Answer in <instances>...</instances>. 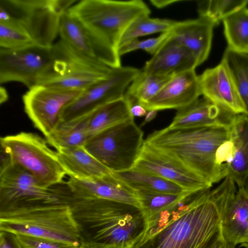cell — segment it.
Instances as JSON below:
<instances>
[{
  "label": "cell",
  "instance_id": "cell-26",
  "mask_svg": "<svg viewBox=\"0 0 248 248\" xmlns=\"http://www.w3.org/2000/svg\"><path fill=\"white\" fill-rule=\"evenodd\" d=\"M112 175L134 190L169 194H182L187 191L182 187L155 175L130 169L112 172Z\"/></svg>",
  "mask_w": 248,
  "mask_h": 248
},
{
  "label": "cell",
  "instance_id": "cell-31",
  "mask_svg": "<svg viewBox=\"0 0 248 248\" xmlns=\"http://www.w3.org/2000/svg\"><path fill=\"white\" fill-rule=\"evenodd\" d=\"M177 22L167 19L151 18L149 16L139 17L126 29L121 38L119 48L140 37L170 31L174 28Z\"/></svg>",
  "mask_w": 248,
  "mask_h": 248
},
{
  "label": "cell",
  "instance_id": "cell-30",
  "mask_svg": "<svg viewBox=\"0 0 248 248\" xmlns=\"http://www.w3.org/2000/svg\"><path fill=\"white\" fill-rule=\"evenodd\" d=\"M221 61L229 70L248 116V53L227 48Z\"/></svg>",
  "mask_w": 248,
  "mask_h": 248
},
{
  "label": "cell",
  "instance_id": "cell-42",
  "mask_svg": "<svg viewBox=\"0 0 248 248\" xmlns=\"http://www.w3.org/2000/svg\"><path fill=\"white\" fill-rule=\"evenodd\" d=\"M8 98V94L5 88L1 86L0 88V103L2 104L5 102Z\"/></svg>",
  "mask_w": 248,
  "mask_h": 248
},
{
  "label": "cell",
  "instance_id": "cell-28",
  "mask_svg": "<svg viewBox=\"0 0 248 248\" xmlns=\"http://www.w3.org/2000/svg\"><path fill=\"white\" fill-rule=\"evenodd\" d=\"M228 48L248 53V8L243 7L222 21Z\"/></svg>",
  "mask_w": 248,
  "mask_h": 248
},
{
  "label": "cell",
  "instance_id": "cell-33",
  "mask_svg": "<svg viewBox=\"0 0 248 248\" xmlns=\"http://www.w3.org/2000/svg\"><path fill=\"white\" fill-rule=\"evenodd\" d=\"M248 0H205L198 1L199 16L203 17L215 25L237 10L246 7Z\"/></svg>",
  "mask_w": 248,
  "mask_h": 248
},
{
  "label": "cell",
  "instance_id": "cell-8",
  "mask_svg": "<svg viewBox=\"0 0 248 248\" xmlns=\"http://www.w3.org/2000/svg\"><path fill=\"white\" fill-rule=\"evenodd\" d=\"M143 133L129 120L90 137L85 149L112 172L131 169L143 143Z\"/></svg>",
  "mask_w": 248,
  "mask_h": 248
},
{
  "label": "cell",
  "instance_id": "cell-4",
  "mask_svg": "<svg viewBox=\"0 0 248 248\" xmlns=\"http://www.w3.org/2000/svg\"><path fill=\"white\" fill-rule=\"evenodd\" d=\"M67 11L87 31L95 58L111 68L122 66L119 46L127 28L137 18L151 13L141 0H80Z\"/></svg>",
  "mask_w": 248,
  "mask_h": 248
},
{
  "label": "cell",
  "instance_id": "cell-24",
  "mask_svg": "<svg viewBox=\"0 0 248 248\" xmlns=\"http://www.w3.org/2000/svg\"><path fill=\"white\" fill-rule=\"evenodd\" d=\"M90 114L67 122H60L46 137L48 144L56 150L62 148L84 147L89 138Z\"/></svg>",
  "mask_w": 248,
  "mask_h": 248
},
{
  "label": "cell",
  "instance_id": "cell-13",
  "mask_svg": "<svg viewBox=\"0 0 248 248\" xmlns=\"http://www.w3.org/2000/svg\"><path fill=\"white\" fill-rule=\"evenodd\" d=\"M58 198L53 186H41L29 171L18 165L12 164L0 172V210Z\"/></svg>",
  "mask_w": 248,
  "mask_h": 248
},
{
  "label": "cell",
  "instance_id": "cell-9",
  "mask_svg": "<svg viewBox=\"0 0 248 248\" xmlns=\"http://www.w3.org/2000/svg\"><path fill=\"white\" fill-rule=\"evenodd\" d=\"M52 48L55 58L53 72L38 85L82 91L107 78L112 70L61 39L55 43Z\"/></svg>",
  "mask_w": 248,
  "mask_h": 248
},
{
  "label": "cell",
  "instance_id": "cell-40",
  "mask_svg": "<svg viewBox=\"0 0 248 248\" xmlns=\"http://www.w3.org/2000/svg\"><path fill=\"white\" fill-rule=\"evenodd\" d=\"M0 248H14L6 234L0 232Z\"/></svg>",
  "mask_w": 248,
  "mask_h": 248
},
{
  "label": "cell",
  "instance_id": "cell-16",
  "mask_svg": "<svg viewBox=\"0 0 248 248\" xmlns=\"http://www.w3.org/2000/svg\"><path fill=\"white\" fill-rule=\"evenodd\" d=\"M201 95L198 76L195 70L187 71L172 77L158 93L141 105L147 111L184 108Z\"/></svg>",
  "mask_w": 248,
  "mask_h": 248
},
{
  "label": "cell",
  "instance_id": "cell-22",
  "mask_svg": "<svg viewBox=\"0 0 248 248\" xmlns=\"http://www.w3.org/2000/svg\"><path fill=\"white\" fill-rule=\"evenodd\" d=\"M233 114L226 112L204 97L178 110L169 128L204 126L229 122Z\"/></svg>",
  "mask_w": 248,
  "mask_h": 248
},
{
  "label": "cell",
  "instance_id": "cell-15",
  "mask_svg": "<svg viewBox=\"0 0 248 248\" xmlns=\"http://www.w3.org/2000/svg\"><path fill=\"white\" fill-rule=\"evenodd\" d=\"M201 95L232 114H247L233 78L222 62L198 76Z\"/></svg>",
  "mask_w": 248,
  "mask_h": 248
},
{
  "label": "cell",
  "instance_id": "cell-43",
  "mask_svg": "<svg viewBox=\"0 0 248 248\" xmlns=\"http://www.w3.org/2000/svg\"><path fill=\"white\" fill-rule=\"evenodd\" d=\"M78 248H90L87 245L81 243L80 246Z\"/></svg>",
  "mask_w": 248,
  "mask_h": 248
},
{
  "label": "cell",
  "instance_id": "cell-25",
  "mask_svg": "<svg viewBox=\"0 0 248 248\" xmlns=\"http://www.w3.org/2000/svg\"><path fill=\"white\" fill-rule=\"evenodd\" d=\"M131 103L124 96L94 110L90 114L89 138L115 124L134 119L131 112Z\"/></svg>",
  "mask_w": 248,
  "mask_h": 248
},
{
  "label": "cell",
  "instance_id": "cell-14",
  "mask_svg": "<svg viewBox=\"0 0 248 248\" xmlns=\"http://www.w3.org/2000/svg\"><path fill=\"white\" fill-rule=\"evenodd\" d=\"M132 169L156 175L189 191H201L212 186L175 159L144 143Z\"/></svg>",
  "mask_w": 248,
  "mask_h": 248
},
{
  "label": "cell",
  "instance_id": "cell-10",
  "mask_svg": "<svg viewBox=\"0 0 248 248\" xmlns=\"http://www.w3.org/2000/svg\"><path fill=\"white\" fill-rule=\"evenodd\" d=\"M54 62L52 46L33 43L16 49L0 48V83L16 81L31 88L52 73Z\"/></svg>",
  "mask_w": 248,
  "mask_h": 248
},
{
  "label": "cell",
  "instance_id": "cell-34",
  "mask_svg": "<svg viewBox=\"0 0 248 248\" xmlns=\"http://www.w3.org/2000/svg\"><path fill=\"white\" fill-rule=\"evenodd\" d=\"M33 43L30 36L18 26L0 22V48L16 49Z\"/></svg>",
  "mask_w": 248,
  "mask_h": 248
},
{
  "label": "cell",
  "instance_id": "cell-1",
  "mask_svg": "<svg viewBox=\"0 0 248 248\" xmlns=\"http://www.w3.org/2000/svg\"><path fill=\"white\" fill-rule=\"evenodd\" d=\"M56 190L70 207L81 243L90 248H131L147 229L146 216L137 206L78 195L65 182Z\"/></svg>",
  "mask_w": 248,
  "mask_h": 248
},
{
  "label": "cell",
  "instance_id": "cell-32",
  "mask_svg": "<svg viewBox=\"0 0 248 248\" xmlns=\"http://www.w3.org/2000/svg\"><path fill=\"white\" fill-rule=\"evenodd\" d=\"M140 204V208L147 220L155 215L166 210L181 200L188 191L175 194L144 190H135Z\"/></svg>",
  "mask_w": 248,
  "mask_h": 248
},
{
  "label": "cell",
  "instance_id": "cell-2",
  "mask_svg": "<svg viewBox=\"0 0 248 248\" xmlns=\"http://www.w3.org/2000/svg\"><path fill=\"white\" fill-rule=\"evenodd\" d=\"M229 122L192 128L167 127L155 131L143 143L175 159L212 186L227 175Z\"/></svg>",
  "mask_w": 248,
  "mask_h": 248
},
{
  "label": "cell",
  "instance_id": "cell-12",
  "mask_svg": "<svg viewBox=\"0 0 248 248\" xmlns=\"http://www.w3.org/2000/svg\"><path fill=\"white\" fill-rule=\"evenodd\" d=\"M82 91L36 85L29 88L22 96L25 112L34 126L46 137L60 123L63 108Z\"/></svg>",
  "mask_w": 248,
  "mask_h": 248
},
{
  "label": "cell",
  "instance_id": "cell-38",
  "mask_svg": "<svg viewBox=\"0 0 248 248\" xmlns=\"http://www.w3.org/2000/svg\"><path fill=\"white\" fill-rule=\"evenodd\" d=\"M147 110L140 104H135L131 106V112L133 116L142 117L147 114Z\"/></svg>",
  "mask_w": 248,
  "mask_h": 248
},
{
  "label": "cell",
  "instance_id": "cell-27",
  "mask_svg": "<svg viewBox=\"0 0 248 248\" xmlns=\"http://www.w3.org/2000/svg\"><path fill=\"white\" fill-rule=\"evenodd\" d=\"M59 34L61 40L77 50L95 58L92 39L87 31L81 22L68 11L61 17Z\"/></svg>",
  "mask_w": 248,
  "mask_h": 248
},
{
  "label": "cell",
  "instance_id": "cell-17",
  "mask_svg": "<svg viewBox=\"0 0 248 248\" xmlns=\"http://www.w3.org/2000/svg\"><path fill=\"white\" fill-rule=\"evenodd\" d=\"M229 126L230 142L226 163L227 175L232 178L238 189L248 194V116L233 115Z\"/></svg>",
  "mask_w": 248,
  "mask_h": 248
},
{
  "label": "cell",
  "instance_id": "cell-21",
  "mask_svg": "<svg viewBox=\"0 0 248 248\" xmlns=\"http://www.w3.org/2000/svg\"><path fill=\"white\" fill-rule=\"evenodd\" d=\"M224 237L235 246L248 245V194L238 189L224 210L221 224Z\"/></svg>",
  "mask_w": 248,
  "mask_h": 248
},
{
  "label": "cell",
  "instance_id": "cell-37",
  "mask_svg": "<svg viewBox=\"0 0 248 248\" xmlns=\"http://www.w3.org/2000/svg\"><path fill=\"white\" fill-rule=\"evenodd\" d=\"M235 246L224 237L220 228L202 248H235Z\"/></svg>",
  "mask_w": 248,
  "mask_h": 248
},
{
  "label": "cell",
  "instance_id": "cell-5",
  "mask_svg": "<svg viewBox=\"0 0 248 248\" xmlns=\"http://www.w3.org/2000/svg\"><path fill=\"white\" fill-rule=\"evenodd\" d=\"M57 195L59 199L54 202L0 210V232L31 235L79 246V231L70 207Z\"/></svg>",
  "mask_w": 248,
  "mask_h": 248
},
{
  "label": "cell",
  "instance_id": "cell-7",
  "mask_svg": "<svg viewBox=\"0 0 248 248\" xmlns=\"http://www.w3.org/2000/svg\"><path fill=\"white\" fill-rule=\"evenodd\" d=\"M39 135L28 132L0 138V147L9 154L13 164L25 169L46 188L63 183L66 175L56 152Z\"/></svg>",
  "mask_w": 248,
  "mask_h": 248
},
{
  "label": "cell",
  "instance_id": "cell-3",
  "mask_svg": "<svg viewBox=\"0 0 248 248\" xmlns=\"http://www.w3.org/2000/svg\"><path fill=\"white\" fill-rule=\"evenodd\" d=\"M236 192L235 183L227 176L214 189L202 191L179 217L131 248H202L221 228L225 208Z\"/></svg>",
  "mask_w": 248,
  "mask_h": 248
},
{
  "label": "cell",
  "instance_id": "cell-44",
  "mask_svg": "<svg viewBox=\"0 0 248 248\" xmlns=\"http://www.w3.org/2000/svg\"><path fill=\"white\" fill-rule=\"evenodd\" d=\"M246 247L248 248V245Z\"/></svg>",
  "mask_w": 248,
  "mask_h": 248
},
{
  "label": "cell",
  "instance_id": "cell-18",
  "mask_svg": "<svg viewBox=\"0 0 248 248\" xmlns=\"http://www.w3.org/2000/svg\"><path fill=\"white\" fill-rule=\"evenodd\" d=\"M112 173L90 180L70 178L65 182L70 190L78 195L124 202L140 208L135 190L115 177Z\"/></svg>",
  "mask_w": 248,
  "mask_h": 248
},
{
  "label": "cell",
  "instance_id": "cell-36",
  "mask_svg": "<svg viewBox=\"0 0 248 248\" xmlns=\"http://www.w3.org/2000/svg\"><path fill=\"white\" fill-rule=\"evenodd\" d=\"M172 30L161 33L156 37L143 40H133L120 47V56L137 49L145 50L151 55L155 54L172 37Z\"/></svg>",
  "mask_w": 248,
  "mask_h": 248
},
{
  "label": "cell",
  "instance_id": "cell-35",
  "mask_svg": "<svg viewBox=\"0 0 248 248\" xmlns=\"http://www.w3.org/2000/svg\"><path fill=\"white\" fill-rule=\"evenodd\" d=\"M5 234L14 248H78L80 246H76L28 235Z\"/></svg>",
  "mask_w": 248,
  "mask_h": 248
},
{
  "label": "cell",
  "instance_id": "cell-23",
  "mask_svg": "<svg viewBox=\"0 0 248 248\" xmlns=\"http://www.w3.org/2000/svg\"><path fill=\"white\" fill-rule=\"evenodd\" d=\"M56 152L60 163L70 178L90 180L102 178L112 172L84 147L62 148Z\"/></svg>",
  "mask_w": 248,
  "mask_h": 248
},
{
  "label": "cell",
  "instance_id": "cell-20",
  "mask_svg": "<svg viewBox=\"0 0 248 248\" xmlns=\"http://www.w3.org/2000/svg\"><path fill=\"white\" fill-rule=\"evenodd\" d=\"M215 26L209 20L201 16L177 21L172 29V38L192 53L199 66L209 56Z\"/></svg>",
  "mask_w": 248,
  "mask_h": 248
},
{
  "label": "cell",
  "instance_id": "cell-6",
  "mask_svg": "<svg viewBox=\"0 0 248 248\" xmlns=\"http://www.w3.org/2000/svg\"><path fill=\"white\" fill-rule=\"evenodd\" d=\"M77 0H0V22L17 25L34 43L50 47L61 17Z\"/></svg>",
  "mask_w": 248,
  "mask_h": 248
},
{
  "label": "cell",
  "instance_id": "cell-11",
  "mask_svg": "<svg viewBox=\"0 0 248 248\" xmlns=\"http://www.w3.org/2000/svg\"><path fill=\"white\" fill-rule=\"evenodd\" d=\"M140 71L135 67L112 68L105 78L82 91L60 114V122H67L91 114L98 108L124 96L126 91Z\"/></svg>",
  "mask_w": 248,
  "mask_h": 248
},
{
  "label": "cell",
  "instance_id": "cell-39",
  "mask_svg": "<svg viewBox=\"0 0 248 248\" xmlns=\"http://www.w3.org/2000/svg\"><path fill=\"white\" fill-rule=\"evenodd\" d=\"M152 4L158 8H162L172 4L174 2H179V0H151Z\"/></svg>",
  "mask_w": 248,
  "mask_h": 248
},
{
  "label": "cell",
  "instance_id": "cell-29",
  "mask_svg": "<svg viewBox=\"0 0 248 248\" xmlns=\"http://www.w3.org/2000/svg\"><path fill=\"white\" fill-rule=\"evenodd\" d=\"M171 78L140 71L127 88L124 96L132 106L142 105L154 97Z\"/></svg>",
  "mask_w": 248,
  "mask_h": 248
},
{
  "label": "cell",
  "instance_id": "cell-19",
  "mask_svg": "<svg viewBox=\"0 0 248 248\" xmlns=\"http://www.w3.org/2000/svg\"><path fill=\"white\" fill-rule=\"evenodd\" d=\"M198 66L192 53L172 37L148 61L143 71L149 75L173 77Z\"/></svg>",
  "mask_w": 248,
  "mask_h": 248
},
{
  "label": "cell",
  "instance_id": "cell-41",
  "mask_svg": "<svg viewBox=\"0 0 248 248\" xmlns=\"http://www.w3.org/2000/svg\"><path fill=\"white\" fill-rule=\"evenodd\" d=\"M157 111L155 110H150L149 112L147 113L145 119L141 125L145 124L146 123L154 119L157 114Z\"/></svg>",
  "mask_w": 248,
  "mask_h": 248
}]
</instances>
